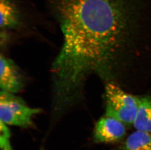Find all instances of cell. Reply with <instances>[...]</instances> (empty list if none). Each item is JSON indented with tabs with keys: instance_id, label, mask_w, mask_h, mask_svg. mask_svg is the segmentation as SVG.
Instances as JSON below:
<instances>
[{
	"instance_id": "cell-1",
	"label": "cell",
	"mask_w": 151,
	"mask_h": 150,
	"mask_svg": "<svg viewBox=\"0 0 151 150\" xmlns=\"http://www.w3.org/2000/svg\"><path fill=\"white\" fill-rule=\"evenodd\" d=\"M139 0H54L63 44L54 61L62 75L84 81L114 73L137 29Z\"/></svg>"
},
{
	"instance_id": "cell-2",
	"label": "cell",
	"mask_w": 151,
	"mask_h": 150,
	"mask_svg": "<svg viewBox=\"0 0 151 150\" xmlns=\"http://www.w3.org/2000/svg\"><path fill=\"white\" fill-rule=\"evenodd\" d=\"M106 116L123 123H134L139 106V99L124 92L114 83L105 87Z\"/></svg>"
},
{
	"instance_id": "cell-3",
	"label": "cell",
	"mask_w": 151,
	"mask_h": 150,
	"mask_svg": "<svg viewBox=\"0 0 151 150\" xmlns=\"http://www.w3.org/2000/svg\"><path fill=\"white\" fill-rule=\"evenodd\" d=\"M39 108L27 106L21 98L15 94L1 91L0 93V118L6 124L20 127H30L32 118L40 113Z\"/></svg>"
},
{
	"instance_id": "cell-4",
	"label": "cell",
	"mask_w": 151,
	"mask_h": 150,
	"mask_svg": "<svg viewBox=\"0 0 151 150\" xmlns=\"http://www.w3.org/2000/svg\"><path fill=\"white\" fill-rule=\"evenodd\" d=\"M126 129L122 122L114 118L105 116L97 121L93 139L97 143H111L124 137Z\"/></svg>"
},
{
	"instance_id": "cell-5",
	"label": "cell",
	"mask_w": 151,
	"mask_h": 150,
	"mask_svg": "<svg viewBox=\"0 0 151 150\" xmlns=\"http://www.w3.org/2000/svg\"><path fill=\"white\" fill-rule=\"evenodd\" d=\"M24 81L13 61L0 56V87L1 91L16 94L22 90Z\"/></svg>"
},
{
	"instance_id": "cell-6",
	"label": "cell",
	"mask_w": 151,
	"mask_h": 150,
	"mask_svg": "<svg viewBox=\"0 0 151 150\" xmlns=\"http://www.w3.org/2000/svg\"><path fill=\"white\" fill-rule=\"evenodd\" d=\"M1 30L15 29L20 23V12L12 0H0Z\"/></svg>"
},
{
	"instance_id": "cell-7",
	"label": "cell",
	"mask_w": 151,
	"mask_h": 150,
	"mask_svg": "<svg viewBox=\"0 0 151 150\" xmlns=\"http://www.w3.org/2000/svg\"><path fill=\"white\" fill-rule=\"evenodd\" d=\"M138 131L151 132V97L145 96L139 99V106L134 122Z\"/></svg>"
},
{
	"instance_id": "cell-8",
	"label": "cell",
	"mask_w": 151,
	"mask_h": 150,
	"mask_svg": "<svg viewBox=\"0 0 151 150\" xmlns=\"http://www.w3.org/2000/svg\"><path fill=\"white\" fill-rule=\"evenodd\" d=\"M125 150H151V135L137 131L132 134L124 145Z\"/></svg>"
},
{
	"instance_id": "cell-9",
	"label": "cell",
	"mask_w": 151,
	"mask_h": 150,
	"mask_svg": "<svg viewBox=\"0 0 151 150\" xmlns=\"http://www.w3.org/2000/svg\"><path fill=\"white\" fill-rule=\"evenodd\" d=\"M3 122L0 124V146L2 150H14L10 142V130Z\"/></svg>"
}]
</instances>
